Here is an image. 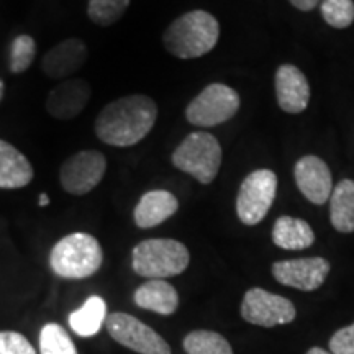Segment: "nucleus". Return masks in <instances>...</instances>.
<instances>
[{
    "mask_svg": "<svg viewBox=\"0 0 354 354\" xmlns=\"http://www.w3.org/2000/svg\"><path fill=\"white\" fill-rule=\"evenodd\" d=\"M158 105L148 95H127L110 102L95 118V135L105 145L128 148L153 130Z\"/></svg>",
    "mask_w": 354,
    "mask_h": 354,
    "instance_id": "1",
    "label": "nucleus"
},
{
    "mask_svg": "<svg viewBox=\"0 0 354 354\" xmlns=\"http://www.w3.org/2000/svg\"><path fill=\"white\" fill-rule=\"evenodd\" d=\"M218 38V20L205 10H192L167 26L162 41L172 56L179 59H196L214 50Z\"/></svg>",
    "mask_w": 354,
    "mask_h": 354,
    "instance_id": "2",
    "label": "nucleus"
},
{
    "mask_svg": "<svg viewBox=\"0 0 354 354\" xmlns=\"http://www.w3.org/2000/svg\"><path fill=\"white\" fill-rule=\"evenodd\" d=\"M104 263V251L97 238L88 233H71L51 250L50 266L56 276L86 279L94 276Z\"/></svg>",
    "mask_w": 354,
    "mask_h": 354,
    "instance_id": "3",
    "label": "nucleus"
},
{
    "mask_svg": "<svg viewBox=\"0 0 354 354\" xmlns=\"http://www.w3.org/2000/svg\"><path fill=\"white\" fill-rule=\"evenodd\" d=\"M190 261L189 250L180 241L151 238L133 248L131 266L141 277L166 279L183 274Z\"/></svg>",
    "mask_w": 354,
    "mask_h": 354,
    "instance_id": "4",
    "label": "nucleus"
},
{
    "mask_svg": "<svg viewBox=\"0 0 354 354\" xmlns=\"http://www.w3.org/2000/svg\"><path fill=\"white\" fill-rule=\"evenodd\" d=\"M221 146L214 135L194 131L180 141L172 153V165L187 172L201 184H212L221 166Z\"/></svg>",
    "mask_w": 354,
    "mask_h": 354,
    "instance_id": "5",
    "label": "nucleus"
},
{
    "mask_svg": "<svg viewBox=\"0 0 354 354\" xmlns=\"http://www.w3.org/2000/svg\"><path fill=\"white\" fill-rule=\"evenodd\" d=\"M240 109V95L225 84H210L185 109V118L196 127H216L228 122Z\"/></svg>",
    "mask_w": 354,
    "mask_h": 354,
    "instance_id": "6",
    "label": "nucleus"
},
{
    "mask_svg": "<svg viewBox=\"0 0 354 354\" xmlns=\"http://www.w3.org/2000/svg\"><path fill=\"white\" fill-rule=\"evenodd\" d=\"M277 194V177L271 169L246 176L236 197V214L245 225H258L268 215Z\"/></svg>",
    "mask_w": 354,
    "mask_h": 354,
    "instance_id": "7",
    "label": "nucleus"
},
{
    "mask_svg": "<svg viewBox=\"0 0 354 354\" xmlns=\"http://www.w3.org/2000/svg\"><path fill=\"white\" fill-rule=\"evenodd\" d=\"M107 159L97 149H84L63 162L59 169V183L71 196H86L104 179Z\"/></svg>",
    "mask_w": 354,
    "mask_h": 354,
    "instance_id": "8",
    "label": "nucleus"
},
{
    "mask_svg": "<svg viewBox=\"0 0 354 354\" xmlns=\"http://www.w3.org/2000/svg\"><path fill=\"white\" fill-rule=\"evenodd\" d=\"M105 325L115 342L131 351L140 354H171L169 344L162 339V336L136 317L115 312L107 315Z\"/></svg>",
    "mask_w": 354,
    "mask_h": 354,
    "instance_id": "9",
    "label": "nucleus"
},
{
    "mask_svg": "<svg viewBox=\"0 0 354 354\" xmlns=\"http://www.w3.org/2000/svg\"><path fill=\"white\" fill-rule=\"evenodd\" d=\"M295 315L297 312L289 299L271 294L259 287L250 289L243 297L241 317L253 325L271 328L294 322Z\"/></svg>",
    "mask_w": 354,
    "mask_h": 354,
    "instance_id": "10",
    "label": "nucleus"
},
{
    "mask_svg": "<svg viewBox=\"0 0 354 354\" xmlns=\"http://www.w3.org/2000/svg\"><path fill=\"white\" fill-rule=\"evenodd\" d=\"M330 274V263L323 258L279 261L272 266V276L282 286L312 292L317 290Z\"/></svg>",
    "mask_w": 354,
    "mask_h": 354,
    "instance_id": "11",
    "label": "nucleus"
},
{
    "mask_svg": "<svg viewBox=\"0 0 354 354\" xmlns=\"http://www.w3.org/2000/svg\"><path fill=\"white\" fill-rule=\"evenodd\" d=\"M92 88L81 77H71L61 81L46 97V110L56 120L76 118L91 100Z\"/></svg>",
    "mask_w": 354,
    "mask_h": 354,
    "instance_id": "12",
    "label": "nucleus"
},
{
    "mask_svg": "<svg viewBox=\"0 0 354 354\" xmlns=\"http://www.w3.org/2000/svg\"><path fill=\"white\" fill-rule=\"evenodd\" d=\"M295 183L305 198L315 205H323L333 192L330 167L318 156L308 154L300 158L294 169Z\"/></svg>",
    "mask_w": 354,
    "mask_h": 354,
    "instance_id": "13",
    "label": "nucleus"
},
{
    "mask_svg": "<svg viewBox=\"0 0 354 354\" xmlns=\"http://www.w3.org/2000/svg\"><path fill=\"white\" fill-rule=\"evenodd\" d=\"M88 50L79 38H69L57 43L41 59V69L50 79L66 81L86 64Z\"/></svg>",
    "mask_w": 354,
    "mask_h": 354,
    "instance_id": "14",
    "label": "nucleus"
},
{
    "mask_svg": "<svg viewBox=\"0 0 354 354\" xmlns=\"http://www.w3.org/2000/svg\"><path fill=\"white\" fill-rule=\"evenodd\" d=\"M279 107L287 113H302L310 100V86L305 74L292 64H282L276 73Z\"/></svg>",
    "mask_w": 354,
    "mask_h": 354,
    "instance_id": "15",
    "label": "nucleus"
},
{
    "mask_svg": "<svg viewBox=\"0 0 354 354\" xmlns=\"http://www.w3.org/2000/svg\"><path fill=\"white\" fill-rule=\"evenodd\" d=\"M179 209V202L169 190H149L136 203L133 218L138 228L148 230L171 218Z\"/></svg>",
    "mask_w": 354,
    "mask_h": 354,
    "instance_id": "16",
    "label": "nucleus"
},
{
    "mask_svg": "<svg viewBox=\"0 0 354 354\" xmlns=\"http://www.w3.org/2000/svg\"><path fill=\"white\" fill-rule=\"evenodd\" d=\"M32 162L15 146L0 140V189H21L33 180Z\"/></svg>",
    "mask_w": 354,
    "mask_h": 354,
    "instance_id": "17",
    "label": "nucleus"
},
{
    "mask_svg": "<svg viewBox=\"0 0 354 354\" xmlns=\"http://www.w3.org/2000/svg\"><path fill=\"white\" fill-rule=\"evenodd\" d=\"M133 299L140 308L159 315H172L179 307V294L165 279H149L135 290Z\"/></svg>",
    "mask_w": 354,
    "mask_h": 354,
    "instance_id": "18",
    "label": "nucleus"
},
{
    "mask_svg": "<svg viewBox=\"0 0 354 354\" xmlns=\"http://www.w3.org/2000/svg\"><path fill=\"white\" fill-rule=\"evenodd\" d=\"M274 245L282 250H307L315 241V233L305 220L294 216H281L272 228Z\"/></svg>",
    "mask_w": 354,
    "mask_h": 354,
    "instance_id": "19",
    "label": "nucleus"
},
{
    "mask_svg": "<svg viewBox=\"0 0 354 354\" xmlns=\"http://www.w3.org/2000/svg\"><path fill=\"white\" fill-rule=\"evenodd\" d=\"M107 320V304L99 295H91L81 308L69 315V325L73 331L82 338L97 335Z\"/></svg>",
    "mask_w": 354,
    "mask_h": 354,
    "instance_id": "20",
    "label": "nucleus"
},
{
    "mask_svg": "<svg viewBox=\"0 0 354 354\" xmlns=\"http://www.w3.org/2000/svg\"><path fill=\"white\" fill-rule=\"evenodd\" d=\"M331 225L339 233L354 232V180L344 179L330 197Z\"/></svg>",
    "mask_w": 354,
    "mask_h": 354,
    "instance_id": "21",
    "label": "nucleus"
},
{
    "mask_svg": "<svg viewBox=\"0 0 354 354\" xmlns=\"http://www.w3.org/2000/svg\"><path fill=\"white\" fill-rule=\"evenodd\" d=\"M187 354H233V349L223 336L209 330H197L184 338Z\"/></svg>",
    "mask_w": 354,
    "mask_h": 354,
    "instance_id": "22",
    "label": "nucleus"
},
{
    "mask_svg": "<svg viewBox=\"0 0 354 354\" xmlns=\"http://www.w3.org/2000/svg\"><path fill=\"white\" fill-rule=\"evenodd\" d=\"M39 353L41 354H77L73 339L63 326L48 323L39 333Z\"/></svg>",
    "mask_w": 354,
    "mask_h": 354,
    "instance_id": "23",
    "label": "nucleus"
},
{
    "mask_svg": "<svg viewBox=\"0 0 354 354\" xmlns=\"http://www.w3.org/2000/svg\"><path fill=\"white\" fill-rule=\"evenodd\" d=\"M130 0H88L87 15L99 26H110L122 19Z\"/></svg>",
    "mask_w": 354,
    "mask_h": 354,
    "instance_id": "24",
    "label": "nucleus"
},
{
    "mask_svg": "<svg viewBox=\"0 0 354 354\" xmlns=\"http://www.w3.org/2000/svg\"><path fill=\"white\" fill-rule=\"evenodd\" d=\"M37 56V43L30 35H19L12 41L8 69L13 74H21L30 69Z\"/></svg>",
    "mask_w": 354,
    "mask_h": 354,
    "instance_id": "25",
    "label": "nucleus"
},
{
    "mask_svg": "<svg viewBox=\"0 0 354 354\" xmlns=\"http://www.w3.org/2000/svg\"><path fill=\"white\" fill-rule=\"evenodd\" d=\"M323 20L333 28H348L354 21L353 0H322Z\"/></svg>",
    "mask_w": 354,
    "mask_h": 354,
    "instance_id": "26",
    "label": "nucleus"
},
{
    "mask_svg": "<svg viewBox=\"0 0 354 354\" xmlns=\"http://www.w3.org/2000/svg\"><path fill=\"white\" fill-rule=\"evenodd\" d=\"M0 354H37L32 343L17 331H0Z\"/></svg>",
    "mask_w": 354,
    "mask_h": 354,
    "instance_id": "27",
    "label": "nucleus"
},
{
    "mask_svg": "<svg viewBox=\"0 0 354 354\" xmlns=\"http://www.w3.org/2000/svg\"><path fill=\"white\" fill-rule=\"evenodd\" d=\"M330 351L331 354H354V323L331 336Z\"/></svg>",
    "mask_w": 354,
    "mask_h": 354,
    "instance_id": "28",
    "label": "nucleus"
},
{
    "mask_svg": "<svg viewBox=\"0 0 354 354\" xmlns=\"http://www.w3.org/2000/svg\"><path fill=\"white\" fill-rule=\"evenodd\" d=\"M318 2H320V0H290L292 6H294L295 8H299V10H302V12L313 10V8L318 6Z\"/></svg>",
    "mask_w": 354,
    "mask_h": 354,
    "instance_id": "29",
    "label": "nucleus"
},
{
    "mask_svg": "<svg viewBox=\"0 0 354 354\" xmlns=\"http://www.w3.org/2000/svg\"><path fill=\"white\" fill-rule=\"evenodd\" d=\"M38 205H39V207L50 205V197H48L44 192L39 194V197H38Z\"/></svg>",
    "mask_w": 354,
    "mask_h": 354,
    "instance_id": "30",
    "label": "nucleus"
},
{
    "mask_svg": "<svg viewBox=\"0 0 354 354\" xmlns=\"http://www.w3.org/2000/svg\"><path fill=\"white\" fill-rule=\"evenodd\" d=\"M307 354H331V353L325 351V349H322V348H312V349H308Z\"/></svg>",
    "mask_w": 354,
    "mask_h": 354,
    "instance_id": "31",
    "label": "nucleus"
},
{
    "mask_svg": "<svg viewBox=\"0 0 354 354\" xmlns=\"http://www.w3.org/2000/svg\"><path fill=\"white\" fill-rule=\"evenodd\" d=\"M3 91H6V84H3L2 79H0V100H2L3 97Z\"/></svg>",
    "mask_w": 354,
    "mask_h": 354,
    "instance_id": "32",
    "label": "nucleus"
}]
</instances>
